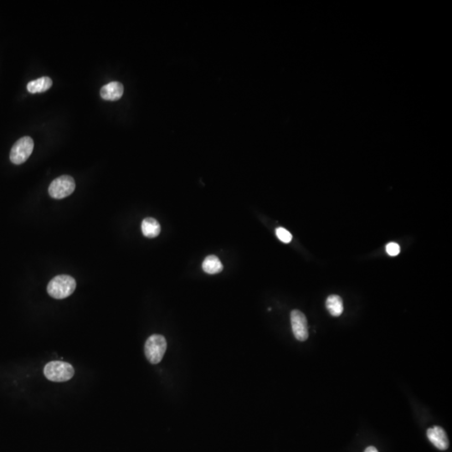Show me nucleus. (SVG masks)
Listing matches in <instances>:
<instances>
[{
  "label": "nucleus",
  "instance_id": "f257e3e1",
  "mask_svg": "<svg viewBox=\"0 0 452 452\" xmlns=\"http://www.w3.org/2000/svg\"><path fill=\"white\" fill-rule=\"evenodd\" d=\"M76 287L75 279L67 275L55 276L49 282L47 287L48 294L55 299L68 298L74 293Z\"/></svg>",
  "mask_w": 452,
  "mask_h": 452
},
{
  "label": "nucleus",
  "instance_id": "f03ea898",
  "mask_svg": "<svg viewBox=\"0 0 452 452\" xmlns=\"http://www.w3.org/2000/svg\"><path fill=\"white\" fill-rule=\"evenodd\" d=\"M166 350L167 341L162 335L153 334L147 339L144 346V352L150 364H157L162 361Z\"/></svg>",
  "mask_w": 452,
  "mask_h": 452
},
{
  "label": "nucleus",
  "instance_id": "7ed1b4c3",
  "mask_svg": "<svg viewBox=\"0 0 452 452\" xmlns=\"http://www.w3.org/2000/svg\"><path fill=\"white\" fill-rule=\"evenodd\" d=\"M44 375L52 382H66L74 376L75 370L67 362L52 361L44 366Z\"/></svg>",
  "mask_w": 452,
  "mask_h": 452
},
{
  "label": "nucleus",
  "instance_id": "20e7f679",
  "mask_svg": "<svg viewBox=\"0 0 452 452\" xmlns=\"http://www.w3.org/2000/svg\"><path fill=\"white\" fill-rule=\"evenodd\" d=\"M75 188V183L72 177L63 175L53 180L49 186V194L53 199H61L71 195Z\"/></svg>",
  "mask_w": 452,
  "mask_h": 452
},
{
  "label": "nucleus",
  "instance_id": "39448f33",
  "mask_svg": "<svg viewBox=\"0 0 452 452\" xmlns=\"http://www.w3.org/2000/svg\"><path fill=\"white\" fill-rule=\"evenodd\" d=\"M33 150V139L31 137H23L14 144L9 157L14 164H22L30 157Z\"/></svg>",
  "mask_w": 452,
  "mask_h": 452
},
{
  "label": "nucleus",
  "instance_id": "423d86ee",
  "mask_svg": "<svg viewBox=\"0 0 452 452\" xmlns=\"http://www.w3.org/2000/svg\"><path fill=\"white\" fill-rule=\"evenodd\" d=\"M291 323L296 339L301 342L306 341L309 336L306 316L299 310H293L291 312Z\"/></svg>",
  "mask_w": 452,
  "mask_h": 452
},
{
  "label": "nucleus",
  "instance_id": "0eeeda50",
  "mask_svg": "<svg viewBox=\"0 0 452 452\" xmlns=\"http://www.w3.org/2000/svg\"><path fill=\"white\" fill-rule=\"evenodd\" d=\"M427 437L437 449L445 451L449 447V440L447 433L440 426H434L427 430Z\"/></svg>",
  "mask_w": 452,
  "mask_h": 452
},
{
  "label": "nucleus",
  "instance_id": "6e6552de",
  "mask_svg": "<svg viewBox=\"0 0 452 452\" xmlns=\"http://www.w3.org/2000/svg\"><path fill=\"white\" fill-rule=\"evenodd\" d=\"M124 92L122 84L117 81H113L103 86L101 89V97L106 101H117Z\"/></svg>",
  "mask_w": 452,
  "mask_h": 452
},
{
  "label": "nucleus",
  "instance_id": "1a4fd4ad",
  "mask_svg": "<svg viewBox=\"0 0 452 452\" xmlns=\"http://www.w3.org/2000/svg\"><path fill=\"white\" fill-rule=\"evenodd\" d=\"M52 86V80L48 76L40 77L28 83L27 90L31 93H40L48 91Z\"/></svg>",
  "mask_w": 452,
  "mask_h": 452
},
{
  "label": "nucleus",
  "instance_id": "9d476101",
  "mask_svg": "<svg viewBox=\"0 0 452 452\" xmlns=\"http://www.w3.org/2000/svg\"><path fill=\"white\" fill-rule=\"evenodd\" d=\"M141 227L143 234L147 238L157 237L161 231L159 223L153 218L144 219Z\"/></svg>",
  "mask_w": 452,
  "mask_h": 452
},
{
  "label": "nucleus",
  "instance_id": "9b49d317",
  "mask_svg": "<svg viewBox=\"0 0 452 452\" xmlns=\"http://www.w3.org/2000/svg\"><path fill=\"white\" fill-rule=\"evenodd\" d=\"M326 307L334 317H339L343 312L342 298L338 295H331L326 301Z\"/></svg>",
  "mask_w": 452,
  "mask_h": 452
},
{
  "label": "nucleus",
  "instance_id": "f8f14e48",
  "mask_svg": "<svg viewBox=\"0 0 452 452\" xmlns=\"http://www.w3.org/2000/svg\"><path fill=\"white\" fill-rule=\"evenodd\" d=\"M202 268L204 272L213 275V274L221 272L223 270V265L218 257L212 255V256L207 257L204 259L202 264Z\"/></svg>",
  "mask_w": 452,
  "mask_h": 452
},
{
  "label": "nucleus",
  "instance_id": "ddd939ff",
  "mask_svg": "<svg viewBox=\"0 0 452 452\" xmlns=\"http://www.w3.org/2000/svg\"><path fill=\"white\" fill-rule=\"evenodd\" d=\"M276 234L277 238L279 240L282 241L283 243H290L293 240V235L290 233L288 230L282 228V227H278L277 229H276Z\"/></svg>",
  "mask_w": 452,
  "mask_h": 452
},
{
  "label": "nucleus",
  "instance_id": "4468645a",
  "mask_svg": "<svg viewBox=\"0 0 452 452\" xmlns=\"http://www.w3.org/2000/svg\"><path fill=\"white\" fill-rule=\"evenodd\" d=\"M386 251L389 254L390 257H396L400 252V247L397 243L391 242L389 243L386 246Z\"/></svg>",
  "mask_w": 452,
  "mask_h": 452
},
{
  "label": "nucleus",
  "instance_id": "2eb2a0df",
  "mask_svg": "<svg viewBox=\"0 0 452 452\" xmlns=\"http://www.w3.org/2000/svg\"><path fill=\"white\" fill-rule=\"evenodd\" d=\"M364 452H378V450L376 449L375 447H367Z\"/></svg>",
  "mask_w": 452,
  "mask_h": 452
}]
</instances>
